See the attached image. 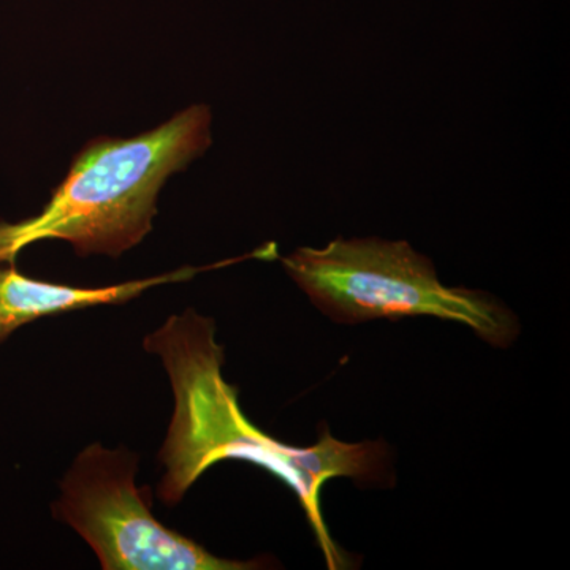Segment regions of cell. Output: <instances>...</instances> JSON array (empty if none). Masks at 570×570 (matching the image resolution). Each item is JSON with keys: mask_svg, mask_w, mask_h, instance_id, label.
I'll use <instances>...</instances> for the list:
<instances>
[{"mask_svg": "<svg viewBox=\"0 0 570 570\" xmlns=\"http://www.w3.org/2000/svg\"><path fill=\"white\" fill-rule=\"evenodd\" d=\"M145 348L160 356L175 393V414L159 459L165 468L160 501L178 504L214 464L246 461L272 472L294 491L324 550L330 569L347 564L326 530L322 489L330 479H354L363 485L387 487L393 479L387 442L348 444L328 428L317 444L294 448L264 433L246 417L238 392L223 376L224 348L216 341L213 318L189 309L171 316L145 337Z\"/></svg>", "mask_w": 570, "mask_h": 570, "instance_id": "obj_1", "label": "cell"}, {"mask_svg": "<svg viewBox=\"0 0 570 570\" xmlns=\"http://www.w3.org/2000/svg\"><path fill=\"white\" fill-rule=\"evenodd\" d=\"M129 450L92 444L61 483L52 512L91 546L105 570H249L258 561L225 560L164 527L135 483Z\"/></svg>", "mask_w": 570, "mask_h": 570, "instance_id": "obj_4", "label": "cell"}, {"mask_svg": "<svg viewBox=\"0 0 570 570\" xmlns=\"http://www.w3.org/2000/svg\"><path fill=\"white\" fill-rule=\"evenodd\" d=\"M212 122L209 107L190 105L137 137L89 141L40 214L0 220V264H14L24 247L45 239L70 243L81 257L116 258L140 245L164 184L212 146Z\"/></svg>", "mask_w": 570, "mask_h": 570, "instance_id": "obj_2", "label": "cell"}, {"mask_svg": "<svg viewBox=\"0 0 570 570\" xmlns=\"http://www.w3.org/2000/svg\"><path fill=\"white\" fill-rule=\"evenodd\" d=\"M285 273L336 324L379 318L434 317L468 326L490 346L508 348L520 321L497 296L439 281L436 266L407 242L336 238L298 247L284 257Z\"/></svg>", "mask_w": 570, "mask_h": 570, "instance_id": "obj_3", "label": "cell"}, {"mask_svg": "<svg viewBox=\"0 0 570 570\" xmlns=\"http://www.w3.org/2000/svg\"><path fill=\"white\" fill-rule=\"evenodd\" d=\"M206 268H181L148 279L129 281L108 287H73L21 275L14 264L0 266V344L11 333L37 318L73 313L86 307L122 305L156 285L181 283Z\"/></svg>", "mask_w": 570, "mask_h": 570, "instance_id": "obj_5", "label": "cell"}]
</instances>
